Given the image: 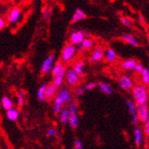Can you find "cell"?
<instances>
[{"label": "cell", "instance_id": "obj_1", "mask_svg": "<svg viewBox=\"0 0 149 149\" xmlns=\"http://www.w3.org/2000/svg\"><path fill=\"white\" fill-rule=\"evenodd\" d=\"M72 100V96L70 93V90L66 87L61 88L57 91L55 97L52 99V108L55 114H58L61 110L63 108V105L65 103H69Z\"/></svg>", "mask_w": 149, "mask_h": 149}, {"label": "cell", "instance_id": "obj_2", "mask_svg": "<svg viewBox=\"0 0 149 149\" xmlns=\"http://www.w3.org/2000/svg\"><path fill=\"white\" fill-rule=\"evenodd\" d=\"M132 94L136 105L145 104L148 101V93L145 85H136L133 87Z\"/></svg>", "mask_w": 149, "mask_h": 149}, {"label": "cell", "instance_id": "obj_3", "mask_svg": "<svg viewBox=\"0 0 149 149\" xmlns=\"http://www.w3.org/2000/svg\"><path fill=\"white\" fill-rule=\"evenodd\" d=\"M77 53V47L76 45L72 43H69L65 45V47L63 48L61 50V61L63 63H67L70 61L72 60V58L76 55Z\"/></svg>", "mask_w": 149, "mask_h": 149}, {"label": "cell", "instance_id": "obj_4", "mask_svg": "<svg viewBox=\"0 0 149 149\" xmlns=\"http://www.w3.org/2000/svg\"><path fill=\"white\" fill-rule=\"evenodd\" d=\"M64 80H65L67 85L70 87H75L80 81V75L78 74L72 67H69L65 70L64 74Z\"/></svg>", "mask_w": 149, "mask_h": 149}, {"label": "cell", "instance_id": "obj_5", "mask_svg": "<svg viewBox=\"0 0 149 149\" xmlns=\"http://www.w3.org/2000/svg\"><path fill=\"white\" fill-rule=\"evenodd\" d=\"M55 60H56V56L55 54H49L48 57H46L41 64L40 67V72L42 74H48L51 72V70H52L54 64H55Z\"/></svg>", "mask_w": 149, "mask_h": 149}, {"label": "cell", "instance_id": "obj_6", "mask_svg": "<svg viewBox=\"0 0 149 149\" xmlns=\"http://www.w3.org/2000/svg\"><path fill=\"white\" fill-rule=\"evenodd\" d=\"M89 34L83 30H74L70 35V42L74 45H79L84 38H86Z\"/></svg>", "mask_w": 149, "mask_h": 149}, {"label": "cell", "instance_id": "obj_7", "mask_svg": "<svg viewBox=\"0 0 149 149\" xmlns=\"http://www.w3.org/2000/svg\"><path fill=\"white\" fill-rule=\"evenodd\" d=\"M119 86L125 91H131L134 87V81L129 76L122 75L118 78Z\"/></svg>", "mask_w": 149, "mask_h": 149}, {"label": "cell", "instance_id": "obj_8", "mask_svg": "<svg viewBox=\"0 0 149 149\" xmlns=\"http://www.w3.org/2000/svg\"><path fill=\"white\" fill-rule=\"evenodd\" d=\"M21 17H22L21 8L16 6V8H13L9 11L8 16V21L9 24H15L21 18Z\"/></svg>", "mask_w": 149, "mask_h": 149}, {"label": "cell", "instance_id": "obj_9", "mask_svg": "<svg viewBox=\"0 0 149 149\" xmlns=\"http://www.w3.org/2000/svg\"><path fill=\"white\" fill-rule=\"evenodd\" d=\"M136 114L139 118V122H142V123H145L149 118V108L146 105V103L137 105Z\"/></svg>", "mask_w": 149, "mask_h": 149}, {"label": "cell", "instance_id": "obj_10", "mask_svg": "<svg viewBox=\"0 0 149 149\" xmlns=\"http://www.w3.org/2000/svg\"><path fill=\"white\" fill-rule=\"evenodd\" d=\"M103 57H104V49H103V48L101 46L96 47L90 55V61L93 63L98 62L103 59Z\"/></svg>", "mask_w": 149, "mask_h": 149}, {"label": "cell", "instance_id": "obj_11", "mask_svg": "<svg viewBox=\"0 0 149 149\" xmlns=\"http://www.w3.org/2000/svg\"><path fill=\"white\" fill-rule=\"evenodd\" d=\"M57 91H58V88L52 82L47 84L46 89H45V101L52 100L57 93Z\"/></svg>", "mask_w": 149, "mask_h": 149}, {"label": "cell", "instance_id": "obj_12", "mask_svg": "<svg viewBox=\"0 0 149 149\" xmlns=\"http://www.w3.org/2000/svg\"><path fill=\"white\" fill-rule=\"evenodd\" d=\"M94 46V41L93 38H84L83 40L79 44V49L80 50H88L90 49H92Z\"/></svg>", "mask_w": 149, "mask_h": 149}, {"label": "cell", "instance_id": "obj_13", "mask_svg": "<svg viewBox=\"0 0 149 149\" xmlns=\"http://www.w3.org/2000/svg\"><path fill=\"white\" fill-rule=\"evenodd\" d=\"M86 17V14L82 11V9L77 8L74 11V13L72 16V18H70V23L73 24V23H76L78 21L81 20V19L85 18Z\"/></svg>", "mask_w": 149, "mask_h": 149}, {"label": "cell", "instance_id": "obj_14", "mask_svg": "<svg viewBox=\"0 0 149 149\" xmlns=\"http://www.w3.org/2000/svg\"><path fill=\"white\" fill-rule=\"evenodd\" d=\"M6 118H8L9 121L15 122L19 117V111L17 108H15L14 106H13V107H11V108L6 110Z\"/></svg>", "mask_w": 149, "mask_h": 149}, {"label": "cell", "instance_id": "obj_15", "mask_svg": "<svg viewBox=\"0 0 149 149\" xmlns=\"http://www.w3.org/2000/svg\"><path fill=\"white\" fill-rule=\"evenodd\" d=\"M59 115V122L62 125H65V124H68V120H69V117H70V112L68 108H62L61 110V112L58 113Z\"/></svg>", "mask_w": 149, "mask_h": 149}, {"label": "cell", "instance_id": "obj_16", "mask_svg": "<svg viewBox=\"0 0 149 149\" xmlns=\"http://www.w3.org/2000/svg\"><path fill=\"white\" fill-rule=\"evenodd\" d=\"M136 61L134 59H129L125 60L121 63V68L125 70H134L135 64H136Z\"/></svg>", "mask_w": 149, "mask_h": 149}, {"label": "cell", "instance_id": "obj_17", "mask_svg": "<svg viewBox=\"0 0 149 149\" xmlns=\"http://www.w3.org/2000/svg\"><path fill=\"white\" fill-rule=\"evenodd\" d=\"M65 70H66V67L64 66L63 62L58 61V62H55L52 70H51V74H52V76L54 77V76L58 75L59 73L62 72H65Z\"/></svg>", "mask_w": 149, "mask_h": 149}, {"label": "cell", "instance_id": "obj_18", "mask_svg": "<svg viewBox=\"0 0 149 149\" xmlns=\"http://www.w3.org/2000/svg\"><path fill=\"white\" fill-rule=\"evenodd\" d=\"M121 38H122V40H124V41H125L126 43L132 45V46L136 47V46H138V45H139L138 41L136 40V38H135L134 36H132V35H129V34H123V35L121 36Z\"/></svg>", "mask_w": 149, "mask_h": 149}, {"label": "cell", "instance_id": "obj_19", "mask_svg": "<svg viewBox=\"0 0 149 149\" xmlns=\"http://www.w3.org/2000/svg\"><path fill=\"white\" fill-rule=\"evenodd\" d=\"M134 144L137 146H140L143 141V132L140 128L134 129Z\"/></svg>", "mask_w": 149, "mask_h": 149}, {"label": "cell", "instance_id": "obj_20", "mask_svg": "<svg viewBox=\"0 0 149 149\" xmlns=\"http://www.w3.org/2000/svg\"><path fill=\"white\" fill-rule=\"evenodd\" d=\"M1 105L2 107L5 109V110H8L11 107L14 106V102H13V100L10 98L9 96H6V95H4L2 96L1 98Z\"/></svg>", "mask_w": 149, "mask_h": 149}, {"label": "cell", "instance_id": "obj_21", "mask_svg": "<svg viewBox=\"0 0 149 149\" xmlns=\"http://www.w3.org/2000/svg\"><path fill=\"white\" fill-rule=\"evenodd\" d=\"M74 69L75 72L79 74L80 76L83 75L84 73V69H85V61H78L74 63V65L72 67Z\"/></svg>", "mask_w": 149, "mask_h": 149}, {"label": "cell", "instance_id": "obj_22", "mask_svg": "<svg viewBox=\"0 0 149 149\" xmlns=\"http://www.w3.org/2000/svg\"><path fill=\"white\" fill-rule=\"evenodd\" d=\"M108 62H113L116 60V52L113 49H107L104 50V57Z\"/></svg>", "mask_w": 149, "mask_h": 149}, {"label": "cell", "instance_id": "obj_23", "mask_svg": "<svg viewBox=\"0 0 149 149\" xmlns=\"http://www.w3.org/2000/svg\"><path fill=\"white\" fill-rule=\"evenodd\" d=\"M48 83H42L37 91V99L38 102L45 101V89Z\"/></svg>", "mask_w": 149, "mask_h": 149}, {"label": "cell", "instance_id": "obj_24", "mask_svg": "<svg viewBox=\"0 0 149 149\" xmlns=\"http://www.w3.org/2000/svg\"><path fill=\"white\" fill-rule=\"evenodd\" d=\"M68 124L72 128H76L79 125V116H78V113H73V114L70 113Z\"/></svg>", "mask_w": 149, "mask_h": 149}, {"label": "cell", "instance_id": "obj_25", "mask_svg": "<svg viewBox=\"0 0 149 149\" xmlns=\"http://www.w3.org/2000/svg\"><path fill=\"white\" fill-rule=\"evenodd\" d=\"M64 74H65V72H61V73H59L58 75L53 77L52 83L57 88H60L61 86V84L64 81Z\"/></svg>", "mask_w": 149, "mask_h": 149}, {"label": "cell", "instance_id": "obj_26", "mask_svg": "<svg viewBox=\"0 0 149 149\" xmlns=\"http://www.w3.org/2000/svg\"><path fill=\"white\" fill-rule=\"evenodd\" d=\"M125 103H126V106H127V109H128V113H130L131 115L136 113V103L134 102H133L132 100H126L125 101Z\"/></svg>", "mask_w": 149, "mask_h": 149}, {"label": "cell", "instance_id": "obj_27", "mask_svg": "<svg viewBox=\"0 0 149 149\" xmlns=\"http://www.w3.org/2000/svg\"><path fill=\"white\" fill-rule=\"evenodd\" d=\"M99 89L102 93H105L107 95H111L113 94V90L111 88V86L109 84L105 83V82H100L99 83Z\"/></svg>", "mask_w": 149, "mask_h": 149}, {"label": "cell", "instance_id": "obj_28", "mask_svg": "<svg viewBox=\"0 0 149 149\" xmlns=\"http://www.w3.org/2000/svg\"><path fill=\"white\" fill-rule=\"evenodd\" d=\"M25 102V93L23 91H18L17 93V104L18 107H23Z\"/></svg>", "mask_w": 149, "mask_h": 149}, {"label": "cell", "instance_id": "obj_29", "mask_svg": "<svg viewBox=\"0 0 149 149\" xmlns=\"http://www.w3.org/2000/svg\"><path fill=\"white\" fill-rule=\"evenodd\" d=\"M51 16H52V8H49V6H45L42 9V17L44 20H49Z\"/></svg>", "mask_w": 149, "mask_h": 149}, {"label": "cell", "instance_id": "obj_30", "mask_svg": "<svg viewBox=\"0 0 149 149\" xmlns=\"http://www.w3.org/2000/svg\"><path fill=\"white\" fill-rule=\"evenodd\" d=\"M140 73H141V78L142 81H143V83L145 85H149V70L144 68Z\"/></svg>", "mask_w": 149, "mask_h": 149}, {"label": "cell", "instance_id": "obj_31", "mask_svg": "<svg viewBox=\"0 0 149 149\" xmlns=\"http://www.w3.org/2000/svg\"><path fill=\"white\" fill-rule=\"evenodd\" d=\"M68 110L70 114H73V113H78V105L73 102H69V105H68Z\"/></svg>", "mask_w": 149, "mask_h": 149}, {"label": "cell", "instance_id": "obj_32", "mask_svg": "<svg viewBox=\"0 0 149 149\" xmlns=\"http://www.w3.org/2000/svg\"><path fill=\"white\" fill-rule=\"evenodd\" d=\"M57 130L54 127H49L46 131V135L48 137H56L57 136Z\"/></svg>", "mask_w": 149, "mask_h": 149}, {"label": "cell", "instance_id": "obj_33", "mask_svg": "<svg viewBox=\"0 0 149 149\" xmlns=\"http://www.w3.org/2000/svg\"><path fill=\"white\" fill-rule=\"evenodd\" d=\"M73 148L74 149H82L83 148L82 142L80 139H75L73 142Z\"/></svg>", "mask_w": 149, "mask_h": 149}, {"label": "cell", "instance_id": "obj_34", "mask_svg": "<svg viewBox=\"0 0 149 149\" xmlns=\"http://www.w3.org/2000/svg\"><path fill=\"white\" fill-rule=\"evenodd\" d=\"M120 20H121V22L123 23V25L125 26V27H130V26L132 25V24H131V21L129 20V19H128L127 17H121Z\"/></svg>", "mask_w": 149, "mask_h": 149}, {"label": "cell", "instance_id": "obj_35", "mask_svg": "<svg viewBox=\"0 0 149 149\" xmlns=\"http://www.w3.org/2000/svg\"><path fill=\"white\" fill-rule=\"evenodd\" d=\"M138 123H139V118H138V116L136 113H134L132 115V119H131V124L133 125H138Z\"/></svg>", "mask_w": 149, "mask_h": 149}, {"label": "cell", "instance_id": "obj_36", "mask_svg": "<svg viewBox=\"0 0 149 149\" xmlns=\"http://www.w3.org/2000/svg\"><path fill=\"white\" fill-rule=\"evenodd\" d=\"M84 92H85V89L82 88V87H79V88H77V89L75 90L74 93H75V95H76V96L79 97V96L83 95V94H84Z\"/></svg>", "mask_w": 149, "mask_h": 149}, {"label": "cell", "instance_id": "obj_37", "mask_svg": "<svg viewBox=\"0 0 149 149\" xmlns=\"http://www.w3.org/2000/svg\"><path fill=\"white\" fill-rule=\"evenodd\" d=\"M144 134L146 136H149V118L145 122V126H144Z\"/></svg>", "mask_w": 149, "mask_h": 149}, {"label": "cell", "instance_id": "obj_38", "mask_svg": "<svg viewBox=\"0 0 149 149\" xmlns=\"http://www.w3.org/2000/svg\"><path fill=\"white\" fill-rule=\"evenodd\" d=\"M96 86H97V84H96L95 82H89V83H87L86 85H85V87H84V89L87 90V91H91V90L95 89V88H96Z\"/></svg>", "mask_w": 149, "mask_h": 149}, {"label": "cell", "instance_id": "obj_39", "mask_svg": "<svg viewBox=\"0 0 149 149\" xmlns=\"http://www.w3.org/2000/svg\"><path fill=\"white\" fill-rule=\"evenodd\" d=\"M144 69L143 65H142L141 63H136L135 64V66H134V70H135V72H137V73H140L142 72V70Z\"/></svg>", "mask_w": 149, "mask_h": 149}, {"label": "cell", "instance_id": "obj_40", "mask_svg": "<svg viewBox=\"0 0 149 149\" xmlns=\"http://www.w3.org/2000/svg\"><path fill=\"white\" fill-rule=\"evenodd\" d=\"M6 20L3 17H0V30H2L6 26Z\"/></svg>", "mask_w": 149, "mask_h": 149}]
</instances>
